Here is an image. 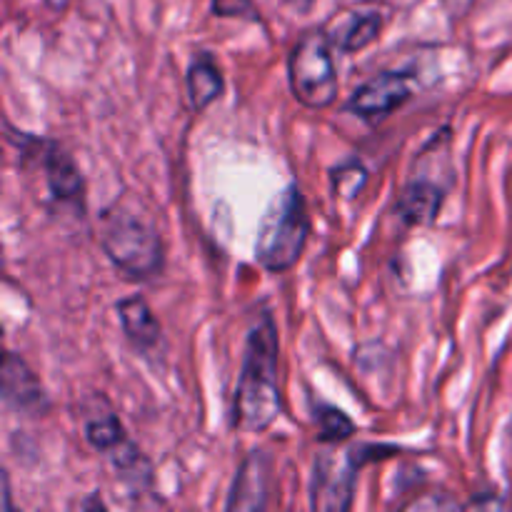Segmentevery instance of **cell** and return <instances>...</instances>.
Here are the masks:
<instances>
[{"label": "cell", "instance_id": "cell-1", "mask_svg": "<svg viewBox=\"0 0 512 512\" xmlns=\"http://www.w3.org/2000/svg\"><path fill=\"white\" fill-rule=\"evenodd\" d=\"M280 410V335L273 313L263 308L255 313L245 335L230 425L235 433L260 435L273 428Z\"/></svg>", "mask_w": 512, "mask_h": 512}, {"label": "cell", "instance_id": "cell-2", "mask_svg": "<svg viewBox=\"0 0 512 512\" xmlns=\"http://www.w3.org/2000/svg\"><path fill=\"white\" fill-rule=\"evenodd\" d=\"M98 243L123 278L145 283L163 275L165 240L153 213L125 193L98 213Z\"/></svg>", "mask_w": 512, "mask_h": 512}, {"label": "cell", "instance_id": "cell-3", "mask_svg": "<svg viewBox=\"0 0 512 512\" xmlns=\"http://www.w3.org/2000/svg\"><path fill=\"white\" fill-rule=\"evenodd\" d=\"M313 220L300 185L290 183L283 193L275 195L270 208L260 220L255 238L253 258L265 273L283 275L293 270L308 248Z\"/></svg>", "mask_w": 512, "mask_h": 512}, {"label": "cell", "instance_id": "cell-4", "mask_svg": "<svg viewBox=\"0 0 512 512\" xmlns=\"http://www.w3.org/2000/svg\"><path fill=\"white\" fill-rule=\"evenodd\" d=\"M450 130L443 128L423 145L415 158L410 178L400 188L395 213L408 228H430L440 218L450 188L455 183Z\"/></svg>", "mask_w": 512, "mask_h": 512}, {"label": "cell", "instance_id": "cell-5", "mask_svg": "<svg viewBox=\"0 0 512 512\" xmlns=\"http://www.w3.org/2000/svg\"><path fill=\"white\" fill-rule=\"evenodd\" d=\"M398 445L355 443L323 445L313 460L310 475V508L325 512H345L353 508L355 485L365 465L400 455Z\"/></svg>", "mask_w": 512, "mask_h": 512}, {"label": "cell", "instance_id": "cell-6", "mask_svg": "<svg viewBox=\"0 0 512 512\" xmlns=\"http://www.w3.org/2000/svg\"><path fill=\"white\" fill-rule=\"evenodd\" d=\"M333 40L325 25L305 28L288 53V83L293 98L308 110L335 105L340 93L338 70L333 58Z\"/></svg>", "mask_w": 512, "mask_h": 512}, {"label": "cell", "instance_id": "cell-7", "mask_svg": "<svg viewBox=\"0 0 512 512\" xmlns=\"http://www.w3.org/2000/svg\"><path fill=\"white\" fill-rule=\"evenodd\" d=\"M8 138L13 140L18 153L33 155L35 163L43 168V180L48 195L53 203H58L60 208H73L75 213L83 215L85 210V175L78 168L73 155L58 143V140H45L35 138V135L18 133V130H10Z\"/></svg>", "mask_w": 512, "mask_h": 512}, {"label": "cell", "instance_id": "cell-8", "mask_svg": "<svg viewBox=\"0 0 512 512\" xmlns=\"http://www.w3.org/2000/svg\"><path fill=\"white\" fill-rule=\"evenodd\" d=\"M413 95L415 75L410 70H380L350 93L343 110L375 125L398 113L403 105L413 100Z\"/></svg>", "mask_w": 512, "mask_h": 512}, {"label": "cell", "instance_id": "cell-9", "mask_svg": "<svg viewBox=\"0 0 512 512\" xmlns=\"http://www.w3.org/2000/svg\"><path fill=\"white\" fill-rule=\"evenodd\" d=\"M0 393H3L5 408L25 415V418H43L53 408L38 373L15 350H8L3 358V390Z\"/></svg>", "mask_w": 512, "mask_h": 512}, {"label": "cell", "instance_id": "cell-10", "mask_svg": "<svg viewBox=\"0 0 512 512\" xmlns=\"http://www.w3.org/2000/svg\"><path fill=\"white\" fill-rule=\"evenodd\" d=\"M115 313H118L120 330H123L125 340L130 348L143 358H158L165 353V333L160 320L155 318L153 308L148 300L140 293L120 298L115 303Z\"/></svg>", "mask_w": 512, "mask_h": 512}, {"label": "cell", "instance_id": "cell-11", "mask_svg": "<svg viewBox=\"0 0 512 512\" xmlns=\"http://www.w3.org/2000/svg\"><path fill=\"white\" fill-rule=\"evenodd\" d=\"M270 480H273V460L265 450L255 448L240 463L230 485L225 510H265L270 503Z\"/></svg>", "mask_w": 512, "mask_h": 512}, {"label": "cell", "instance_id": "cell-12", "mask_svg": "<svg viewBox=\"0 0 512 512\" xmlns=\"http://www.w3.org/2000/svg\"><path fill=\"white\" fill-rule=\"evenodd\" d=\"M383 28L385 15L378 8L338 10L325 23V30H328L333 45L345 55H353L370 48L383 35Z\"/></svg>", "mask_w": 512, "mask_h": 512}, {"label": "cell", "instance_id": "cell-13", "mask_svg": "<svg viewBox=\"0 0 512 512\" xmlns=\"http://www.w3.org/2000/svg\"><path fill=\"white\" fill-rule=\"evenodd\" d=\"M80 418H83L85 443H88L95 453L105 455V458L113 455L120 445L130 440L123 420H120V415L115 413V408L108 403L105 395H90L83 403Z\"/></svg>", "mask_w": 512, "mask_h": 512}, {"label": "cell", "instance_id": "cell-14", "mask_svg": "<svg viewBox=\"0 0 512 512\" xmlns=\"http://www.w3.org/2000/svg\"><path fill=\"white\" fill-rule=\"evenodd\" d=\"M188 100L195 113H205L225 93V75L210 50H200L185 73Z\"/></svg>", "mask_w": 512, "mask_h": 512}, {"label": "cell", "instance_id": "cell-15", "mask_svg": "<svg viewBox=\"0 0 512 512\" xmlns=\"http://www.w3.org/2000/svg\"><path fill=\"white\" fill-rule=\"evenodd\" d=\"M315 420V433L323 445H340L348 443L355 438L358 428H355L353 418L348 413H343L340 408L328 403H318L313 410Z\"/></svg>", "mask_w": 512, "mask_h": 512}, {"label": "cell", "instance_id": "cell-16", "mask_svg": "<svg viewBox=\"0 0 512 512\" xmlns=\"http://www.w3.org/2000/svg\"><path fill=\"white\" fill-rule=\"evenodd\" d=\"M370 180L368 165L360 158H345L330 168V185L333 195L340 200H355L365 190Z\"/></svg>", "mask_w": 512, "mask_h": 512}, {"label": "cell", "instance_id": "cell-17", "mask_svg": "<svg viewBox=\"0 0 512 512\" xmlns=\"http://www.w3.org/2000/svg\"><path fill=\"white\" fill-rule=\"evenodd\" d=\"M210 13L215 18L248 20V23H260L263 20L255 0H210Z\"/></svg>", "mask_w": 512, "mask_h": 512}, {"label": "cell", "instance_id": "cell-18", "mask_svg": "<svg viewBox=\"0 0 512 512\" xmlns=\"http://www.w3.org/2000/svg\"><path fill=\"white\" fill-rule=\"evenodd\" d=\"M403 508H408V510H445V508L458 510V508H465V505L458 503V500L450 498V495L445 493V490H433V493H430V498H425V493H423V495H420V498H415V500H410V503H405Z\"/></svg>", "mask_w": 512, "mask_h": 512}, {"label": "cell", "instance_id": "cell-19", "mask_svg": "<svg viewBox=\"0 0 512 512\" xmlns=\"http://www.w3.org/2000/svg\"><path fill=\"white\" fill-rule=\"evenodd\" d=\"M445 8V13L450 15V20H463L465 15L473 10V5L478 3V0H440Z\"/></svg>", "mask_w": 512, "mask_h": 512}, {"label": "cell", "instance_id": "cell-20", "mask_svg": "<svg viewBox=\"0 0 512 512\" xmlns=\"http://www.w3.org/2000/svg\"><path fill=\"white\" fill-rule=\"evenodd\" d=\"M78 508L80 510H108V505L103 503V498H100V493H93L90 495V498H85V500H80L78 503Z\"/></svg>", "mask_w": 512, "mask_h": 512}, {"label": "cell", "instance_id": "cell-21", "mask_svg": "<svg viewBox=\"0 0 512 512\" xmlns=\"http://www.w3.org/2000/svg\"><path fill=\"white\" fill-rule=\"evenodd\" d=\"M288 8H293L295 13H308V10H313L315 0H283Z\"/></svg>", "mask_w": 512, "mask_h": 512}]
</instances>
